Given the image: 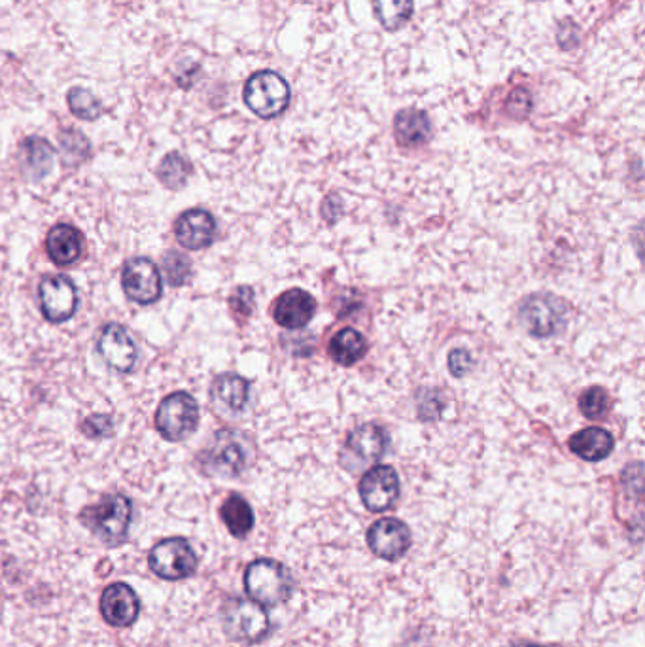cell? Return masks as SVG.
<instances>
[{
	"instance_id": "18",
	"label": "cell",
	"mask_w": 645,
	"mask_h": 647,
	"mask_svg": "<svg viewBox=\"0 0 645 647\" xmlns=\"http://www.w3.org/2000/svg\"><path fill=\"white\" fill-rule=\"evenodd\" d=\"M210 396L214 403L227 413H241L250 398V385L241 375L224 373L214 379Z\"/></svg>"
},
{
	"instance_id": "15",
	"label": "cell",
	"mask_w": 645,
	"mask_h": 647,
	"mask_svg": "<svg viewBox=\"0 0 645 647\" xmlns=\"http://www.w3.org/2000/svg\"><path fill=\"white\" fill-rule=\"evenodd\" d=\"M175 233L180 246L188 250H201L212 245L216 235V222L207 210H186L176 220Z\"/></svg>"
},
{
	"instance_id": "24",
	"label": "cell",
	"mask_w": 645,
	"mask_h": 647,
	"mask_svg": "<svg viewBox=\"0 0 645 647\" xmlns=\"http://www.w3.org/2000/svg\"><path fill=\"white\" fill-rule=\"evenodd\" d=\"M366 350L367 343L364 335L356 332L354 328H345V330L335 333V337L330 343L333 360L341 366H354L358 360L364 358Z\"/></svg>"
},
{
	"instance_id": "17",
	"label": "cell",
	"mask_w": 645,
	"mask_h": 647,
	"mask_svg": "<svg viewBox=\"0 0 645 647\" xmlns=\"http://www.w3.org/2000/svg\"><path fill=\"white\" fill-rule=\"evenodd\" d=\"M48 256L55 265L69 267L72 263L78 262L82 256V235L76 228L69 224H57L50 229L46 239Z\"/></svg>"
},
{
	"instance_id": "25",
	"label": "cell",
	"mask_w": 645,
	"mask_h": 647,
	"mask_svg": "<svg viewBox=\"0 0 645 647\" xmlns=\"http://www.w3.org/2000/svg\"><path fill=\"white\" fill-rule=\"evenodd\" d=\"M373 10L384 29L394 33L409 23L415 0H373Z\"/></svg>"
},
{
	"instance_id": "14",
	"label": "cell",
	"mask_w": 645,
	"mask_h": 647,
	"mask_svg": "<svg viewBox=\"0 0 645 647\" xmlns=\"http://www.w3.org/2000/svg\"><path fill=\"white\" fill-rule=\"evenodd\" d=\"M140 613L137 593L127 583H112L101 595V615L108 625L116 629L131 627Z\"/></svg>"
},
{
	"instance_id": "3",
	"label": "cell",
	"mask_w": 645,
	"mask_h": 647,
	"mask_svg": "<svg viewBox=\"0 0 645 647\" xmlns=\"http://www.w3.org/2000/svg\"><path fill=\"white\" fill-rule=\"evenodd\" d=\"M201 468L210 475L237 477L250 462V445L243 434L222 430L210 441L209 447L197 458Z\"/></svg>"
},
{
	"instance_id": "33",
	"label": "cell",
	"mask_w": 645,
	"mask_h": 647,
	"mask_svg": "<svg viewBox=\"0 0 645 647\" xmlns=\"http://www.w3.org/2000/svg\"><path fill=\"white\" fill-rule=\"evenodd\" d=\"M532 108V97L526 89H515L507 99V112L515 118H524Z\"/></svg>"
},
{
	"instance_id": "19",
	"label": "cell",
	"mask_w": 645,
	"mask_h": 647,
	"mask_svg": "<svg viewBox=\"0 0 645 647\" xmlns=\"http://www.w3.org/2000/svg\"><path fill=\"white\" fill-rule=\"evenodd\" d=\"M386 447H388V438H386L383 428L375 426V424L358 426L347 441V449L362 464H369V462L383 458Z\"/></svg>"
},
{
	"instance_id": "35",
	"label": "cell",
	"mask_w": 645,
	"mask_h": 647,
	"mask_svg": "<svg viewBox=\"0 0 645 647\" xmlns=\"http://www.w3.org/2000/svg\"><path fill=\"white\" fill-rule=\"evenodd\" d=\"M521 647H543V646H536V644H526V646H521Z\"/></svg>"
},
{
	"instance_id": "13",
	"label": "cell",
	"mask_w": 645,
	"mask_h": 647,
	"mask_svg": "<svg viewBox=\"0 0 645 647\" xmlns=\"http://www.w3.org/2000/svg\"><path fill=\"white\" fill-rule=\"evenodd\" d=\"M99 354L106 364L118 373H129L135 368L139 349L129 332L120 324H108L99 337Z\"/></svg>"
},
{
	"instance_id": "7",
	"label": "cell",
	"mask_w": 645,
	"mask_h": 647,
	"mask_svg": "<svg viewBox=\"0 0 645 647\" xmlns=\"http://www.w3.org/2000/svg\"><path fill=\"white\" fill-rule=\"evenodd\" d=\"M199 424V405L188 392H175L159 403L156 428L167 441L190 438Z\"/></svg>"
},
{
	"instance_id": "4",
	"label": "cell",
	"mask_w": 645,
	"mask_h": 647,
	"mask_svg": "<svg viewBox=\"0 0 645 647\" xmlns=\"http://www.w3.org/2000/svg\"><path fill=\"white\" fill-rule=\"evenodd\" d=\"M245 103L256 116L273 120L280 116L292 99V91L284 76L275 70H260L246 80Z\"/></svg>"
},
{
	"instance_id": "10",
	"label": "cell",
	"mask_w": 645,
	"mask_h": 647,
	"mask_svg": "<svg viewBox=\"0 0 645 647\" xmlns=\"http://www.w3.org/2000/svg\"><path fill=\"white\" fill-rule=\"evenodd\" d=\"M360 496L369 511L383 513L400 498V477L390 466H377L362 477Z\"/></svg>"
},
{
	"instance_id": "21",
	"label": "cell",
	"mask_w": 645,
	"mask_h": 647,
	"mask_svg": "<svg viewBox=\"0 0 645 647\" xmlns=\"http://www.w3.org/2000/svg\"><path fill=\"white\" fill-rule=\"evenodd\" d=\"M613 447H615V439L604 428H585L570 439L572 453L589 462L608 458Z\"/></svg>"
},
{
	"instance_id": "34",
	"label": "cell",
	"mask_w": 645,
	"mask_h": 647,
	"mask_svg": "<svg viewBox=\"0 0 645 647\" xmlns=\"http://www.w3.org/2000/svg\"><path fill=\"white\" fill-rule=\"evenodd\" d=\"M471 364H473V360H471L468 350H453L449 354V369L454 377H464L470 371Z\"/></svg>"
},
{
	"instance_id": "8",
	"label": "cell",
	"mask_w": 645,
	"mask_h": 647,
	"mask_svg": "<svg viewBox=\"0 0 645 647\" xmlns=\"http://www.w3.org/2000/svg\"><path fill=\"white\" fill-rule=\"evenodd\" d=\"M38 299L42 315L52 324L67 322L78 309V290L65 275H50L42 279L38 286Z\"/></svg>"
},
{
	"instance_id": "31",
	"label": "cell",
	"mask_w": 645,
	"mask_h": 647,
	"mask_svg": "<svg viewBox=\"0 0 645 647\" xmlns=\"http://www.w3.org/2000/svg\"><path fill=\"white\" fill-rule=\"evenodd\" d=\"M80 430L84 432V436L91 439H103L112 436L114 432V422L108 415H89L88 419L82 420Z\"/></svg>"
},
{
	"instance_id": "20",
	"label": "cell",
	"mask_w": 645,
	"mask_h": 647,
	"mask_svg": "<svg viewBox=\"0 0 645 647\" xmlns=\"http://www.w3.org/2000/svg\"><path fill=\"white\" fill-rule=\"evenodd\" d=\"M394 131H396V139L401 146L413 148V146H420L430 140L432 122L426 112L417 110V108H405L396 116Z\"/></svg>"
},
{
	"instance_id": "6",
	"label": "cell",
	"mask_w": 645,
	"mask_h": 647,
	"mask_svg": "<svg viewBox=\"0 0 645 647\" xmlns=\"http://www.w3.org/2000/svg\"><path fill=\"white\" fill-rule=\"evenodd\" d=\"M148 566L157 578L178 581L197 572L199 559L188 540L169 538L156 543L148 555Z\"/></svg>"
},
{
	"instance_id": "1",
	"label": "cell",
	"mask_w": 645,
	"mask_h": 647,
	"mask_svg": "<svg viewBox=\"0 0 645 647\" xmlns=\"http://www.w3.org/2000/svg\"><path fill=\"white\" fill-rule=\"evenodd\" d=\"M80 523L106 545H120L129 536L133 504L123 494H106L97 504L82 509Z\"/></svg>"
},
{
	"instance_id": "28",
	"label": "cell",
	"mask_w": 645,
	"mask_h": 647,
	"mask_svg": "<svg viewBox=\"0 0 645 647\" xmlns=\"http://www.w3.org/2000/svg\"><path fill=\"white\" fill-rule=\"evenodd\" d=\"M161 267H163L165 279L171 286L186 284L192 275V260L178 250L167 252L161 260Z\"/></svg>"
},
{
	"instance_id": "5",
	"label": "cell",
	"mask_w": 645,
	"mask_h": 647,
	"mask_svg": "<svg viewBox=\"0 0 645 647\" xmlns=\"http://www.w3.org/2000/svg\"><path fill=\"white\" fill-rule=\"evenodd\" d=\"M222 623L227 636L235 642L256 644L271 630L269 615L262 604L246 598H231L224 604Z\"/></svg>"
},
{
	"instance_id": "26",
	"label": "cell",
	"mask_w": 645,
	"mask_h": 647,
	"mask_svg": "<svg viewBox=\"0 0 645 647\" xmlns=\"http://www.w3.org/2000/svg\"><path fill=\"white\" fill-rule=\"evenodd\" d=\"M190 175H192V163L178 152L167 154L157 167L159 182L171 190L182 188L188 182Z\"/></svg>"
},
{
	"instance_id": "22",
	"label": "cell",
	"mask_w": 645,
	"mask_h": 647,
	"mask_svg": "<svg viewBox=\"0 0 645 647\" xmlns=\"http://www.w3.org/2000/svg\"><path fill=\"white\" fill-rule=\"evenodd\" d=\"M222 521L235 538H245L254 528V511L243 496L231 494L220 509Z\"/></svg>"
},
{
	"instance_id": "29",
	"label": "cell",
	"mask_w": 645,
	"mask_h": 647,
	"mask_svg": "<svg viewBox=\"0 0 645 647\" xmlns=\"http://www.w3.org/2000/svg\"><path fill=\"white\" fill-rule=\"evenodd\" d=\"M59 144H61V152H63V158L69 163V165H76L80 161L89 156V140L80 133V131H74V129H65L59 133Z\"/></svg>"
},
{
	"instance_id": "32",
	"label": "cell",
	"mask_w": 645,
	"mask_h": 647,
	"mask_svg": "<svg viewBox=\"0 0 645 647\" xmlns=\"http://www.w3.org/2000/svg\"><path fill=\"white\" fill-rule=\"evenodd\" d=\"M229 305L233 315L243 322L254 311V290L248 286H239L229 299Z\"/></svg>"
},
{
	"instance_id": "12",
	"label": "cell",
	"mask_w": 645,
	"mask_h": 647,
	"mask_svg": "<svg viewBox=\"0 0 645 647\" xmlns=\"http://www.w3.org/2000/svg\"><path fill=\"white\" fill-rule=\"evenodd\" d=\"M369 549L384 560H398L411 545V532L398 519H381L367 530Z\"/></svg>"
},
{
	"instance_id": "11",
	"label": "cell",
	"mask_w": 645,
	"mask_h": 647,
	"mask_svg": "<svg viewBox=\"0 0 645 647\" xmlns=\"http://www.w3.org/2000/svg\"><path fill=\"white\" fill-rule=\"evenodd\" d=\"M524 328L536 337H551L562 328L566 309L560 299L551 296H532L524 301L521 309Z\"/></svg>"
},
{
	"instance_id": "9",
	"label": "cell",
	"mask_w": 645,
	"mask_h": 647,
	"mask_svg": "<svg viewBox=\"0 0 645 647\" xmlns=\"http://www.w3.org/2000/svg\"><path fill=\"white\" fill-rule=\"evenodd\" d=\"M122 286L125 296L139 305L156 303L163 292L159 269L150 258L127 260L123 265Z\"/></svg>"
},
{
	"instance_id": "30",
	"label": "cell",
	"mask_w": 645,
	"mask_h": 647,
	"mask_svg": "<svg viewBox=\"0 0 645 647\" xmlns=\"http://www.w3.org/2000/svg\"><path fill=\"white\" fill-rule=\"evenodd\" d=\"M608 407H610V398H608L606 390L598 388V386L589 388L579 400L581 413L589 419H602L608 413Z\"/></svg>"
},
{
	"instance_id": "27",
	"label": "cell",
	"mask_w": 645,
	"mask_h": 647,
	"mask_svg": "<svg viewBox=\"0 0 645 647\" xmlns=\"http://www.w3.org/2000/svg\"><path fill=\"white\" fill-rule=\"evenodd\" d=\"M67 101H69L70 112L80 120L93 122L103 114V103L86 88L70 89Z\"/></svg>"
},
{
	"instance_id": "2",
	"label": "cell",
	"mask_w": 645,
	"mask_h": 647,
	"mask_svg": "<svg viewBox=\"0 0 645 647\" xmlns=\"http://www.w3.org/2000/svg\"><path fill=\"white\" fill-rule=\"evenodd\" d=\"M294 581L286 566L273 559H258L246 566L245 589L250 600L265 606H279L292 595Z\"/></svg>"
},
{
	"instance_id": "23",
	"label": "cell",
	"mask_w": 645,
	"mask_h": 647,
	"mask_svg": "<svg viewBox=\"0 0 645 647\" xmlns=\"http://www.w3.org/2000/svg\"><path fill=\"white\" fill-rule=\"evenodd\" d=\"M21 158L33 178L40 180L52 171L55 150L48 140L31 137L21 144Z\"/></svg>"
},
{
	"instance_id": "16",
	"label": "cell",
	"mask_w": 645,
	"mask_h": 647,
	"mask_svg": "<svg viewBox=\"0 0 645 647\" xmlns=\"http://www.w3.org/2000/svg\"><path fill=\"white\" fill-rule=\"evenodd\" d=\"M316 301L305 290H288L275 301L273 316L282 328L299 330L313 320Z\"/></svg>"
}]
</instances>
